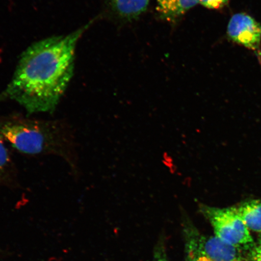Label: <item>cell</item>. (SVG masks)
I'll return each instance as SVG.
<instances>
[{
    "instance_id": "8992f818",
    "label": "cell",
    "mask_w": 261,
    "mask_h": 261,
    "mask_svg": "<svg viewBox=\"0 0 261 261\" xmlns=\"http://www.w3.org/2000/svg\"><path fill=\"white\" fill-rule=\"evenodd\" d=\"M156 11L162 18L174 21L198 3V0H156Z\"/></svg>"
},
{
    "instance_id": "277c9868",
    "label": "cell",
    "mask_w": 261,
    "mask_h": 261,
    "mask_svg": "<svg viewBox=\"0 0 261 261\" xmlns=\"http://www.w3.org/2000/svg\"><path fill=\"white\" fill-rule=\"evenodd\" d=\"M200 210L211 223L215 236L224 242L240 249L252 246L253 240L249 228L234 207L221 208L200 204Z\"/></svg>"
},
{
    "instance_id": "8fae6325",
    "label": "cell",
    "mask_w": 261,
    "mask_h": 261,
    "mask_svg": "<svg viewBox=\"0 0 261 261\" xmlns=\"http://www.w3.org/2000/svg\"><path fill=\"white\" fill-rule=\"evenodd\" d=\"M251 259L252 261H261V239L251 252Z\"/></svg>"
},
{
    "instance_id": "5b68a950",
    "label": "cell",
    "mask_w": 261,
    "mask_h": 261,
    "mask_svg": "<svg viewBox=\"0 0 261 261\" xmlns=\"http://www.w3.org/2000/svg\"><path fill=\"white\" fill-rule=\"evenodd\" d=\"M227 34L231 40L250 49L260 57L261 25L249 15L240 13L228 22Z\"/></svg>"
},
{
    "instance_id": "3957f363",
    "label": "cell",
    "mask_w": 261,
    "mask_h": 261,
    "mask_svg": "<svg viewBox=\"0 0 261 261\" xmlns=\"http://www.w3.org/2000/svg\"><path fill=\"white\" fill-rule=\"evenodd\" d=\"M184 223L186 260L246 261L239 248L201 233L188 220Z\"/></svg>"
},
{
    "instance_id": "7c38bea8",
    "label": "cell",
    "mask_w": 261,
    "mask_h": 261,
    "mask_svg": "<svg viewBox=\"0 0 261 261\" xmlns=\"http://www.w3.org/2000/svg\"><path fill=\"white\" fill-rule=\"evenodd\" d=\"M154 261H169L165 256L164 251L159 249L156 252Z\"/></svg>"
},
{
    "instance_id": "30bf717a",
    "label": "cell",
    "mask_w": 261,
    "mask_h": 261,
    "mask_svg": "<svg viewBox=\"0 0 261 261\" xmlns=\"http://www.w3.org/2000/svg\"><path fill=\"white\" fill-rule=\"evenodd\" d=\"M229 0H198V3L210 9H220L228 4Z\"/></svg>"
},
{
    "instance_id": "52a82bcc",
    "label": "cell",
    "mask_w": 261,
    "mask_h": 261,
    "mask_svg": "<svg viewBox=\"0 0 261 261\" xmlns=\"http://www.w3.org/2000/svg\"><path fill=\"white\" fill-rule=\"evenodd\" d=\"M234 208L249 230L261 232V201H247Z\"/></svg>"
},
{
    "instance_id": "ba28073f",
    "label": "cell",
    "mask_w": 261,
    "mask_h": 261,
    "mask_svg": "<svg viewBox=\"0 0 261 261\" xmlns=\"http://www.w3.org/2000/svg\"><path fill=\"white\" fill-rule=\"evenodd\" d=\"M151 0H111L114 12L126 19L138 18L144 12Z\"/></svg>"
},
{
    "instance_id": "6da1fadb",
    "label": "cell",
    "mask_w": 261,
    "mask_h": 261,
    "mask_svg": "<svg viewBox=\"0 0 261 261\" xmlns=\"http://www.w3.org/2000/svg\"><path fill=\"white\" fill-rule=\"evenodd\" d=\"M90 24L26 49L0 98L15 100L29 114L53 112L73 76L77 42Z\"/></svg>"
},
{
    "instance_id": "9c48e42d",
    "label": "cell",
    "mask_w": 261,
    "mask_h": 261,
    "mask_svg": "<svg viewBox=\"0 0 261 261\" xmlns=\"http://www.w3.org/2000/svg\"><path fill=\"white\" fill-rule=\"evenodd\" d=\"M15 177V166L5 142L0 137V184H11Z\"/></svg>"
},
{
    "instance_id": "7a4b0ae2",
    "label": "cell",
    "mask_w": 261,
    "mask_h": 261,
    "mask_svg": "<svg viewBox=\"0 0 261 261\" xmlns=\"http://www.w3.org/2000/svg\"><path fill=\"white\" fill-rule=\"evenodd\" d=\"M0 137L23 154L57 155L72 164L73 138L63 122L5 116L0 118Z\"/></svg>"
}]
</instances>
